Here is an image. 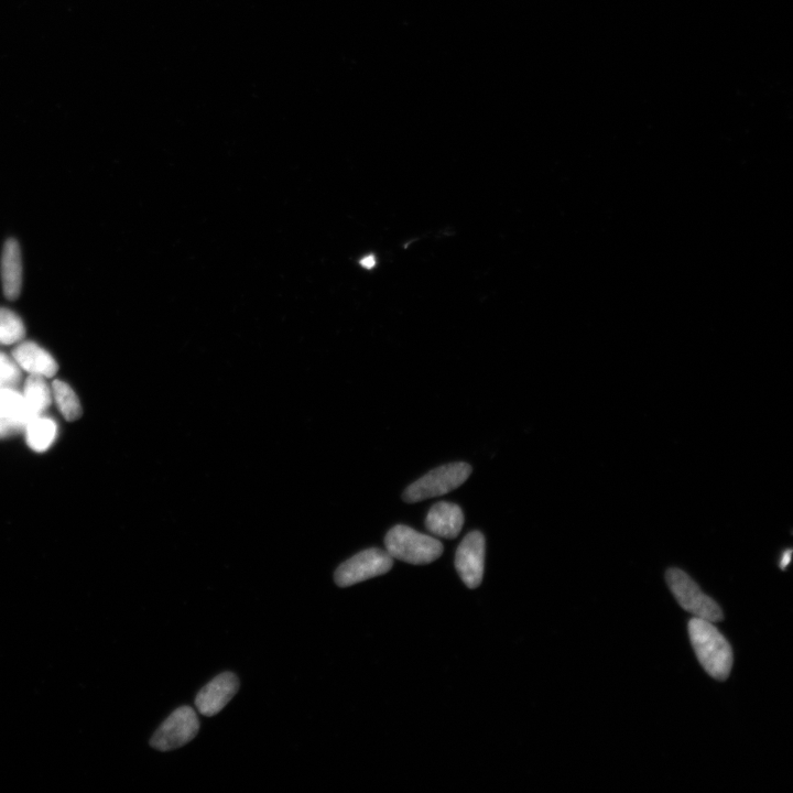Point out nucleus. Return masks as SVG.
I'll return each mask as SVG.
<instances>
[{"mask_svg": "<svg viewBox=\"0 0 793 793\" xmlns=\"http://www.w3.org/2000/svg\"><path fill=\"white\" fill-rule=\"evenodd\" d=\"M714 623L694 617L689 623L692 647L700 664L719 681L729 678L733 667V650Z\"/></svg>", "mask_w": 793, "mask_h": 793, "instance_id": "nucleus-1", "label": "nucleus"}, {"mask_svg": "<svg viewBox=\"0 0 793 793\" xmlns=\"http://www.w3.org/2000/svg\"><path fill=\"white\" fill-rule=\"evenodd\" d=\"M385 546L391 558L415 566L436 561L443 553L441 541L404 525L389 530Z\"/></svg>", "mask_w": 793, "mask_h": 793, "instance_id": "nucleus-2", "label": "nucleus"}, {"mask_svg": "<svg viewBox=\"0 0 793 793\" xmlns=\"http://www.w3.org/2000/svg\"><path fill=\"white\" fill-rule=\"evenodd\" d=\"M472 474V466L458 462L443 465L411 484L404 493V501L409 504L440 497L459 488Z\"/></svg>", "mask_w": 793, "mask_h": 793, "instance_id": "nucleus-3", "label": "nucleus"}, {"mask_svg": "<svg viewBox=\"0 0 793 793\" xmlns=\"http://www.w3.org/2000/svg\"><path fill=\"white\" fill-rule=\"evenodd\" d=\"M666 579L672 594L683 610L711 623L723 621L724 616L719 604L705 595L686 572L670 569Z\"/></svg>", "mask_w": 793, "mask_h": 793, "instance_id": "nucleus-4", "label": "nucleus"}, {"mask_svg": "<svg viewBox=\"0 0 793 793\" xmlns=\"http://www.w3.org/2000/svg\"><path fill=\"white\" fill-rule=\"evenodd\" d=\"M394 559L382 549H367L347 560L335 572V582L341 588L364 582L388 573L393 568Z\"/></svg>", "mask_w": 793, "mask_h": 793, "instance_id": "nucleus-5", "label": "nucleus"}, {"mask_svg": "<svg viewBox=\"0 0 793 793\" xmlns=\"http://www.w3.org/2000/svg\"><path fill=\"white\" fill-rule=\"evenodd\" d=\"M200 730L197 713L190 706H181L161 724L151 738V746L161 752L173 751L190 743Z\"/></svg>", "mask_w": 793, "mask_h": 793, "instance_id": "nucleus-6", "label": "nucleus"}, {"mask_svg": "<svg viewBox=\"0 0 793 793\" xmlns=\"http://www.w3.org/2000/svg\"><path fill=\"white\" fill-rule=\"evenodd\" d=\"M485 560V538L480 531L467 535L455 556V568L469 589L479 588L483 581Z\"/></svg>", "mask_w": 793, "mask_h": 793, "instance_id": "nucleus-7", "label": "nucleus"}, {"mask_svg": "<svg viewBox=\"0 0 793 793\" xmlns=\"http://www.w3.org/2000/svg\"><path fill=\"white\" fill-rule=\"evenodd\" d=\"M240 689V681L232 672L214 678L199 692L195 705L204 716L220 713Z\"/></svg>", "mask_w": 793, "mask_h": 793, "instance_id": "nucleus-8", "label": "nucleus"}, {"mask_svg": "<svg viewBox=\"0 0 793 793\" xmlns=\"http://www.w3.org/2000/svg\"><path fill=\"white\" fill-rule=\"evenodd\" d=\"M464 525V515L460 506L441 502L434 505L427 516L426 527L433 536L455 539Z\"/></svg>", "mask_w": 793, "mask_h": 793, "instance_id": "nucleus-9", "label": "nucleus"}, {"mask_svg": "<svg viewBox=\"0 0 793 793\" xmlns=\"http://www.w3.org/2000/svg\"><path fill=\"white\" fill-rule=\"evenodd\" d=\"M14 361L31 375L51 378L58 372L56 360L38 344L25 342L19 344L13 354Z\"/></svg>", "mask_w": 793, "mask_h": 793, "instance_id": "nucleus-10", "label": "nucleus"}, {"mask_svg": "<svg viewBox=\"0 0 793 793\" xmlns=\"http://www.w3.org/2000/svg\"><path fill=\"white\" fill-rule=\"evenodd\" d=\"M2 281L6 298L16 300L23 287V258H21L20 246L14 238H10L4 246Z\"/></svg>", "mask_w": 793, "mask_h": 793, "instance_id": "nucleus-11", "label": "nucleus"}, {"mask_svg": "<svg viewBox=\"0 0 793 793\" xmlns=\"http://www.w3.org/2000/svg\"><path fill=\"white\" fill-rule=\"evenodd\" d=\"M25 431L29 448L38 453L49 450L58 436L57 423L41 416L30 421Z\"/></svg>", "mask_w": 793, "mask_h": 793, "instance_id": "nucleus-12", "label": "nucleus"}, {"mask_svg": "<svg viewBox=\"0 0 793 793\" xmlns=\"http://www.w3.org/2000/svg\"><path fill=\"white\" fill-rule=\"evenodd\" d=\"M23 396L26 406L36 416H41L51 405V391L40 376L31 375L27 379Z\"/></svg>", "mask_w": 793, "mask_h": 793, "instance_id": "nucleus-13", "label": "nucleus"}, {"mask_svg": "<svg viewBox=\"0 0 793 793\" xmlns=\"http://www.w3.org/2000/svg\"><path fill=\"white\" fill-rule=\"evenodd\" d=\"M52 395L65 419L75 421L82 416V406L74 390L64 382L56 380L52 385Z\"/></svg>", "mask_w": 793, "mask_h": 793, "instance_id": "nucleus-14", "label": "nucleus"}, {"mask_svg": "<svg viewBox=\"0 0 793 793\" xmlns=\"http://www.w3.org/2000/svg\"><path fill=\"white\" fill-rule=\"evenodd\" d=\"M20 417L28 423L39 416L32 414L24 396L14 388H0V418Z\"/></svg>", "mask_w": 793, "mask_h": 793, "instance_id": "nucleus-15", "label": "nucleus"}, {"mask_svg": "<svg viewBox=\"0 0 793 793\" xmlns=\"http://www.w3.org/2000/svg\"><path fill=\"white\" fill-rule=\"evenodd\" d=\"M26 329L23 320L12 310L0 308V344L12 345L23 341Z\"/></svg>", "mask_w": 793, "mask_h": 793, "instance_id": "nucleus-16", "label": "nucleus"}, {"mask_svg": "<svg viewBox=\"0 0 793 793\" xmlns=\"http://www.w3.org/2000/svg\"><path fill=\"white\" fill-rule=\"evenodd\" d=\"M20 367L7 355L0 353V388H14L20 382Z\"/></svg>", "mask_w": 793, "mask_h": 793, "instance_id": "nucleus-17", "label": "nucleus"}, {"mask_svg": "<svg viewBox=\"0 0 793 793\" xmlns=\"http://www.w3.org/2000/svg\"><path fill=\"white\" fill-rule=\"evenodd\" d=\"M28 422L20 417L0 418V439L14 436V434L24 431Z\"/></svg>", "mask_w": 793, "mask_h": 793, "instance_id": "nucleus-18", "label": "nucleus"}, {"mask_svg": "<svg viewBox=\"0 0 793 793\" xmlns=\"http://www.w3.org/2000/svg\"><path fill=\"white\" fill-rule=\"evenodd\" d=\"M361 265L366 269H373L376 266V258L371 255L361 260Z\"/></svg>", "mask_w": 793, "mask_h": 793, "instance_id": "nucleus-19", "label": "nucleus"}, {"mask_svg": "<svg viewBox=\"0 0 793 793\" xmlns=\"http://www.w3.org/2000/svg\"><path fill=\"white\" fill-rule=\"evenodd\" d=\"M791 553H792L791 550H787L784 554H782V558L780 561V568L782 570H785L789 566L791 560Z\"/></svg>", "mask_w": 793, "mask_h": 793, "instance_id": "nucleus-20", "label": "nucleus"}]
</instances>
